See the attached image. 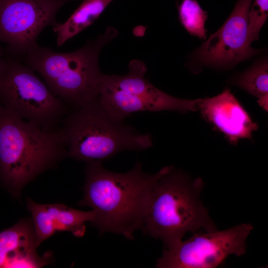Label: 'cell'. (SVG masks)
I'll list each match as a JSON object with an SVG mask.
<instances>
[{
	"label": "cell",
	"mask_w": 268,
	"mask_h": 268,
	"mask_svg": "<svg viewBox=\"0 0 268 268\" xmlns=\"http://www.w3.org/2000/svg\"><path fill=\"white\" fill-rule=\"evenodd\" d=\"M173 167L165 166L149 174L137 162L131 170L120 173L107 170L102 161L88 162L84 170L83 198L78 204L95 212L91 223L100 233L133 240L134 232L143 225L153 186Z\"/></svg>",
	"instance_id": "6da1fadb"
},
{
	"label": "cell",
	"mask_w": 268,
	"mask_h": 268,
	"mask_svg": "<svg viewBox=\"0 0 268 268\" xmlns=\"http://www.w3.org/2000/svg\"><path fill=\"white\" fill-rule=\"evenodd\" d=\"M118 34L109 26L94 40L70 53L56 52L36 43L22 57V62L38 72L52 93L74 110L98 98L105 75L99 68V55Z\"/></svg>",
	"instance_id": "7a4b0ae2"
},
{
	"label": "cell",
	"mask_w": 268,
	"mask_h": 268,
	"mask_svg": "<svg viewBox=\"0 0 268 268\" xmlns=\"http://www.w3.org/2000/svg\"><path fill=\"white\" fill-rule=\"evenodd\" d=\"M67 157L59 128L43 129L0 105V180L13 195Z\"/></svg>",
	"instance_id": "3957f363"
},
{
	"label": "cell",
	"mask_w": 268,
	"mask_h": 268,
	"mask_svg": "<svg viewBox=\"0 0 268 268\" xmlns=\"http://www.w3.org/2000/svg\"><path fill=\"white\" fill-rule=\"evenodd\" d=\"M203 182L191 179L174 167L154 184L141 229L160 240L164 249L176 244L188 232L217 228L201 199Z\"/></svg>",
	"instance_id": "277c9868"
},
{
	"label": "cell",
	"mask_w": 268,
	"mask_h": 268,
	"mask_svg": "<svg viewBox=\"0 0 268 268\" xmlns=\"http://www.w3.org/2000/svg\"><path fill=\"white\" fill-rule=\"evenodd\" d=\"M60 131L68 157L87 163L108 159L123 151L146 150L151 135L114 118L98 98L66 115Z\"/></svg>",
	"instance_id": "5b68a950"
},
{
	"label": "cell",
	"mask_w": 268,
	"mask_h": 268,
	"mask_svg": "<svg viewBox=\"0 0 268 268\" xmlns=\"http://www.w3.org/2000/svg\"><path fill=\"white\" fill-rule=\"evenodd\" d=\"M0 105L46 130L57 129L69 108L31 67L5 53L0 57Z\"/></svg>",
	"instance_id": "8992f818"
},
{
	"label": "cell",
	"mask_w": 268,
	"mask_h": 268,
	"mask_svg": "<svg viewBox=\"0 0 268 268\" xmlns=\"http://www.w3.org/2000/svg\"><path fill=\"white\" fill-rule=\"evenodd\" d=\"M127 74L105 75L98 100L114 118L124 121L134 113L162 111L186 113L198 110L201 99L190 100L171 96L156 87L145 77L146 65L134 60Z\"/></svg>",
	"instance_id": "52a82bcc"
},
{
	"label": "cell",
	"mask_w": 268,
	"mask_h": 268,
	"mask_svg": "<svg viewBox=\"0 0 268 268\" xmlns=\"http://www.w3.org/2000/svg\"><path fill=\"white\" fill-rule=\"evenodd\" d=\"M250 223L228 229L195 232L187 240L165 248L158 259V268H215L231 255L246 254V240L253 229Z\"/></svg>",
	"instance_id": "ba28073f"
},
{
	"label": "cell",
	"mask_w": 268,
	"mask_h": 268,
	"mask_svg": "<svg viewBox=\"0 0 268 268\" xmlns=\"http://www.w3.org/2000/svg\"><path fill=\"white\" fill-rule=\"evenodd\" d=\"M71 0H0V42L7 45L5 53L22 58L46 27L58 23L57 12Z\"/></svg>",
	"instance_id": "9c48e42d"
},
{
	"label": "cell",
	"mask_w": 268,
	"mask_h": 268,
	"mask_svg": "<svg viewBox=\"0 0 268 268\" xmlns=\"http://www.w3.org/2000/svg\"><path fill=\"white\" fill-rule=\"evenodd\" d=\"M252 0H238L222 26L196 53L202 63L220 67L235 65L258 54L248 38V16Z\"/></svg>",
	"instance_id": "30bf717a"
},
{
	"label": "cell",
	"mask_w": 268,
	"mask_h": 268,
	"mask_svg": "<svg viewBox=\"0 0 268 268\" xmlns=\"http://www.w3.org/2000/svg\"><path fill=\"white\" fill-rule=\"evenodd\" d=\"M198 110L233 145L240 139L252 138L259 127L228 88L214 97L201 99Z\"/></svg>",
	"instance_id": "8fae6325"
},
{
	"label": "cell",
	"mask_w": 268,
	"mask_h": 268,
	"mask_svg": "<svg viewBox=\"0 0 268 268\" xmlns=\"http://www.w3.org/2000/svg\"><path fill=\"white\" fill-rule=\"evenodd\" d=\"M27 206L32 215L38 247L57 232L69 231L77 237H82L85 223L92 222L95 214L93 210L84 211L60 203L40 204L30 199L27 200Z\"/></svg>",
	"instance_id": "7c38bea8"
},
{
	"label": "cell",
	"mask_w": 268,
	"mask_h": 268,
	"mask_svg": "<svg viewBox=\"0 0 268 268\" xmlns=\"http://www.w3.org/2000/svg\"><path fill=\"white\" fill-rule=\"evenodd\" d=\"M38 247L32 220H21L0 232V268H40L49 262L50 254L43 257Z\"/></svg>",
	"instance_id": "4fadbf2b"
},
{
	"label": "cell",
	"mask_w": 268,
	"mask_h": 268,
	"mask_svg": "<svg viewBox=\"0 0 268 268\" xmlns=\"http://www.w3.org/2000/svg\"><path fill=\"white\" fill-rule=\"evenodd\" d=\"M113 0H83L77 8L63 23L53 27L57 34V46L63 45L91 25Z\"/></svg>",
	"instance_id": "5bb4252c"
},
{
	"label": "cell",
	"mask_w": 268,
	"mask_h": 268,
	"mask_svg": "<svg viewBox=\"0 0 268 268\" xmlns=\"http://www.w3.org/2000/svg\"><path fill=\"white\" fill-rule=\"evenodd\" d=\"M231 83L257 97L259 105L268 110V65L265 59L235 76Z\"/></svg>",
	"instance_id": "9a60e30c"
},
{
	"label": "cell",
	"mask_w": 268,
	"mask_h": 268,
	"mask_svg": "<svg viewBox=\"0 0 268 268\" xmlns=\"http://www.w3.org/2000/svg\"><path fill=\"white\" fill-rule=\"evenodd\" d=\"M179 20L191 34L201 39L206 37L207 14L197 0H182L178 7Z\"/></svg>",
	"instance_id": "2e32d148"
},
{
	"label": "cell",
	"mask_w": 268,
	"mask_h": 268,
	"mask_svg": "<svg viewBox=\"0 0 268 268\" xmlns=\"http://www.w3.org/2000/svg\"><path fill=\"white\" fill-rule=\"evenodd\" d=\"M268 15V0H252L248 16V38L251 43L259 38Z\"/></svg>",
	"instance_id": "e0dca14e"
},
{
	"label": "cell",
	"mask_w": 268,
	"mask_h": 268,
	"mask_svg": "<svg viewBox=\"0 0 268 268\" xmlns=\"http://www.w3.org/2000/svg\"><path fill=\"white\" fill-rule=\"evenodd\" d=\"M3 51L2 50L1 48L0 47V57L3 54Z\"/></svg>",
	"instance_id": "ac0fdd59"
}]
</instances>
